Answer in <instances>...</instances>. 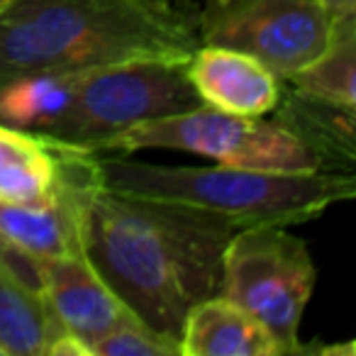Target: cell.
<instances>
[{
	"label": "cell",
	"instance_id": "cell-14",
	"mask_svg": "<svg viewBox=\"0 0 356 356\" xmlns=\"http://www.w3.org/2000/svg\"><path fill=\"white\" fill-rule=\"evenodd\" d=\"M64 327L40 288L0 266V354L47 356Z\"/></svg>",
	"mask_w": 356,
	"mask_h": 356
},
{
	"label": "cell",
	"instance_id": "cell-5",
	"mask_svg": "<svg viewBox=\"0 0 356 356\" xmlns=\"http://www.w3.org/2000/svg\"><path fill=\"white\" fill-rule=\"evenodd\" d=\"M317 283L307 244L283 225L237 227L222 254L218 296L254 317L281 354H298L305 307Z\"/></svg>",
	"mask_w": 356,
	"mask_h": 356
},
{
	"label": "cell",
	"instance_id": "cell-16",
	"mask_svg": "<svg viewBox=\"0 0 356 356\" xmlns=\"http://www.w3.org/2000/svg\"><path fill=\"white\" fill-rule=\"evenodd\" d=\"M93 356H181L178 344L156 334L137 317H124L90 346Z\"/></svg>",
	"mask_w": 356,
	"mask_h": 356
},
{
	"label": "cell",
	"instance_id": "cell-15",
	"mask_svg": "<svg viewBox=\"0 0 356 356\" xmlns=\"http://www.w3.org/2000/svg\"><path fill=\"white\" fill-rule=\"evenodd\" d=\"M283 83L341 108L356 110V15L334 20L330 44Z\"/></svg>",
	"mask_w": 356,
	"mask_h": 356
},
{
	"label": "cell",
	"instance_id": "cell-2",
	"mask_svg": "<svg viewBox=\"0 0 356 356\" xmlns=\"http://www.w3.org/2000/svg\"><path fill=\"white\" fill-rule=\"evenodd\" d=\"M198 15L163 0H10L0 13V88L144 56L191 59Z\"/></svg>",
	"mask_w": 356,
	"mask_h": 356
},
{
	"label": "cell",
	"instance_id": "cell-21",
	"mask_svg": "<svg viewBox=\"0 0 356 356\" xmlns=\"http://www.w3.org/2000/svg\"><path fill=\"white\" fill-rule=\"evenodd\" d=\"M213 3H218V6H222V3H229V0H213Z\"/></svg>",
	"mask_w": 356,
	"mask_h": 356
},
{
	"label": "cell",
	"instance_id": "cell-22",
	"mask_svg": "<svg viewBox=\"0 0 356 356\" xmlns=\"http://www.w3.org/2000/svg\"><path fill=\"white\" fill-rule=\"evenodd\" d=\"M0 356H3V354H0Z\"/></svg>",
	"mask_w": 356,
	"mask_h": 356
},
{
	"label": "cell",
	"instance_id": "cell-10",
	"mask_svg": "<svg viewBox=\"0 0 356 356\" xmlns=\"http://www.w3.org/2000/svg\"><path fill=\"white\" fill-rule=\"evenodd\" d=\"M281 127L293 132L320 161L322 171L354 173L356 110L312 98L281 81V95L271 110Z\"/></svg>",
	"mask_w": 356,
	"mask_h": 356
},
{
	"label": "cell",
	"instance_id": "cell-8",
	"mask_svg": "<svg viewBox=\"0 0 356 356\" xmlns=\"http://www.w3.org/2000/svg\"><path fill=\"white\" fill-rule=\"evenodd\" d=\"M42 296L61 322L64 332L93 346L108 330L129 317L127 307L110 291L83 252L37 261ZM134 317V315H132ZM93 356V354H90Z\"/></svg>",
	"mask_w": 356,
	"mask_h": 356
},
{
	"label": "cell",
	"instance_id": "cell-19",
	"mask_svg": "<svg viewBox=\"0 0 356 356\" xmlns=\"http://www.w3.org/2000/svg\"><path fill=\"white\" fill-rule=\"evenodd\" d=\"M163 3H168V6L173 8H181V10H188V13H195L198 15L200 13V0H163Z\"/></svg>",
	"mask_w": 356,
	"mask_h": 356
},
{
	"label": "cell",
	"instance_id": "cell-13",
	"mask_svg": "<svg viewBox=\"0 0 356 356\" xmlns=\"http://www.w3.org/2000/svg\"><path fill=\"white\" fill-rule=\"evenodd\" d=\"M86 71L32 74L6 83L0 88V124L49 137L71 110Z\"/></svg>",
	"mask_w": 356,
	"mask_h": 356
},
{
	"label": "cell",
	"instance_id": "cell-3",
	"mask_svg": "<svg viewBox=\"0 0 356 356\" xmlns=\"http://www.w3.org/2000/svg\"><path fill=\"white\" fill-rule=\"evenodd\" d=\"M103 186L149 198L213 210L237 227L310 222L356 195V173H268L225 166H171L110 156L98 159Z\"/></svg>",
	"mask_w": 356,
	"mask_h": 356
},
{
	"label": "cell",
	"instance_id": "cell-18",
	"mask_svg": "<svg viewBox=\"0 0 356 356\" xmlns=\"http://www.w3.org/2000/svg\"><path fill=\"white\" fill-rule=\"evenodd\" d=\"M320 3L330 10V15L334 17V20L356 15V0H320Z\"/></svg>",
	"mask_w": 356,
	"mask_h": 356
},
{
	"label": "cell",
	"instance_id": "cell-20",
	"mask_svg": "<svg viewBox=\"0 0 356 356\" xmlns=\"http://www.w3.org/2000/svg\"><path fill=\"white\" fill-rule=\"evenodd\" d=\"M8 3H10V0H0V13L6 10V6H8Z\"/></svg>",
	"mask_w": 356,
	"mask_h": 356
},
{
	"label": "cell",
	"instance_id": "cell-17",
	"mask_svg": "<svg viewBox=\"0 0 356 356\" xmlns=\"http://www.w3.org/2000/svg\"><path fill=\"white\" fill-rule=\"evenodd\" d=\"M0 266L8 268V271H13L15 276H20L22 281H27L30 286H35L42 291L40 266H37V261L27 257V254H22L20 249L13 247L3 234H0Z\"/></svg>",
	"mask_w": 356,
	"mask_h": 356
},
{
	"label": "cell",
	"instance_id": "cell-12",
	"mask_svg": "<svg viewBox=\"0 0 356 356\" xmlns=\"http://www.w3.org/2000/svg\"><path fill=\"white\" fill-rule=\"evenodd\" d=\"M59 173V144L0 124V203L32 208L51 203Z\"/></svg>",
	"mask_w": 356,
	"mask_h": 356
},
{
	"label": "cell",
	"instance_id": "cell-1",
	"mask_svg": "<svg viewBox=\"0 0 356 356\" xmlns=\"http://www.w3.org/2000/svg\"><path fill=\"white\" fill-rule=\"evenodd\" d=\"M234 229L213 210L122 193L100 178L81 205L88 261L129 315L176 344L191 307L220 293L222 254Z\"/></svg>",
	"mask_w": 356,
	"mask_h": 356
},
{
	"label": "cell",
	"instance_id": "cell-11",
	"mask_svg": "<svg viewBox=\"0 0 356 356\" xmlns=\"http://www.w3.org/2000/svg\"><path fill=\"white\" fill-rule=\"evenodd\" d=\"M178 351L181 356H281L271 334L222 296L205 298L191 307Z\"/></svg>",
	"mask_w": 356,
	"mask_h": 356
},
{
	"label": "cell",
	"instance_id": "cell-4",
	"mask_svg": "<svg viewBox=\"0 0 356 356\" xmlns=\"http://www.w3.org/2000/svg\"><path fill=\"white\" fill-rule=\"evenodd\" d=\"M203 105L188 59L144 56L83 74L66 118L44 139L98 154L110 139L144 122Z\"/></svg>",
	"mask_w": 356,
	"mask_h": 356
},
{
	"label": "cell",
	"instance_id": "cell-7",
	"mask_svg": "<svg viewBox=\"0 0 356 356\" xmlns=\"http://www.w3.org/2000/svg\"><path fill=\"white\" fill-rule=\"evenodd\" d=\"M334 17L320 0H229L200 8L198 37L205 47L242 51L288 81L322 54Z\"/></svg>",
	"mask_w": 356,
	"mask_h": 356
},
{
	"label": "cell",
	"instance_id": "cell-6",
	"mask_svg": "<svg viewBox=\"0 0 356 356\" xmlns=\"http://www.w3.org/2000/svg\"><path fill=\"white\" fill-rule=\"evenodd\" d=\"M144 149H173L213 159L225 166L268 173L322 171L317 156L276 120L232 115L213 105L144 122L110 139L100 152L134 154Z\"/></svg>",
	"mask_w": 356,
	"mask_h": 356
},
{
	"label": "cell",
	"instance_id": "cell-9",
	"mask_svg": "<svg viewBox=\"0 0 356 356\" xmlns=\"http://www.w3.org/2000/svg\"><path fill=\"white\" fill-rule=\"evenodd\" d=\"M188 76L205 105L232 115L261 118L281 95V81L266 66L225 47L200 44L188 59Z\"/></svg>",
	"mask_w": 356,
	"mask_h": 356
}]
</instances>
